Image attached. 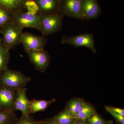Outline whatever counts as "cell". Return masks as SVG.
<instances>
[{"label": "cell", "mask_w": 124, "mask_h": 124, "mask_svg": "<svg viewBox=\"0 0 124 124\" xmlns=\"http://www.w3.org/2000/svg\"><path fill=\"white\" fill-rule=\"evenodd\" d=\"M31 78L19 71L7 68L0 74V86L18 89L24 88Z\"/></svg>", "instance_id": "cell-1"}, {"label": "cell", "mask_w": 124, "mask_h": 124, "mask_svg": "<svg viewBox=\"0 0 124 124\" xmlns=\"http://www.w3.org/2000/svg\"><path fill=\"white\" fill-rule=\"evenodd\" d=\"M23 30L12 22L1 28L2 42L9 50L14 48L21 43L23 33Z\"/></svg>", "instance_id": "cell-2"}, {"label": "cell", "mask_w": 124, "mask_h": 124, "mask_svg": "<svg viewBox=\"0 0 124 124\" xmlns=\"http://www.w3.org/2000/svg\"><path fill=\"white\" fill-rule=\"evenodd\" d=\"M40 27L43 35L48 36L62 29L63 16L59 13L40 14Z\"/></svg>", "instance_id": "cell-3"}, {"label": "cell", "mask_w": 124, "mask_h": 124, "mask_svg": "<svg viewBox=\"0 0 124 124\" xmlns=\"http://www.w3.org/2000/svg\"><path fill=\"white\" fill-rule=\"evenodd\" d=\"M12 22L22 29L26 28L41 31L39 14L27 10H21L12 16Z\"/></svg>", "instance_id": "cell-4"}, {"label": "cell", "mask_w": 124, "mask_h": 124, "mask_svg": "<svg viewBox=\"0 0 124 124\" xmlns=\"http://www.w3.org/2000/svg\"><path fill=\"white\" fill-rule=\"evenodd\" d=\"M59 13L63 16L85 20L82 0H62Z\"/></svg>", "instance_id": "cell-5"}, {"label": "cell", "mask_w": 124, "mask_h": 124, "mask_svg": "<svg viewBox=\"0 0 124 124\" xmlns=\"http://www.w3.org/2000/svg\"><path fill=\"white\" fill-rule=\"evenodd\" d=\"M62 43L72 45L75 47H85L89 49L93 53L97 51L93 36L91 33H86L70 37H64Z\"/></svg>", "instance_id": "cell-6"}, {"label": "cell", "mask_w": 124, "mask_h": 124, "mask_svg": "<svg viewBox=\"0 0 124 124\" xmlns=\"http://www.w3.org/2000/svg\"><path fill=\"white\" fill-rule=\"evenodd\" d=\"M27 53L30 62L36 69L42 73L45 72L50 62V57L48 53L44 49L32 50Z\"/></svg>", "instance_id": "cell-7"}, {"label": "cell", "mask_w": 124, "mask_h": 124, "mask_svg": "<svg viewBox=\"0 0 124 124\" xmlns=\"http://www.w3.org/2000/svg\"><path fill=\"white\" fill-rule=\"evenodd\" d=\"M21 43L27 53L32 50L43 49L46 45V40L44 37L27 32L23 33Z\"/></svg>", "instance_id": "cell-8"}, {"label": "cell", "mask_w": 124, "mask_h": 124, "mask_svg": "<svg viewBox=\"0 0 124 124\" xmlns=\"http://www.w3.org/2000/svg\"><path fill=\"white\" fill-rule=\"evenodd\" d=\"M17 89L0 86V109L14 111Z\"/></svg>", "instance_id": "cell-9"}, {"label": "cell", "mask_w": 124, "mask_h": 124, "mask_svg": "<svg viewBox=\"0 0 124 124\" xmlns=\"http://www.w3.org/2000/svg\"><path fill=\"white\" fill-rule=\"evenodd\" d=\"M27 88H25L17 89V97L16 99L14 111H20L22 112V117L30 116L29 103L30 100L27 95Z\"/></svg>", "instance_id": "cell-10"}, {"label": "cell", "mask_w": 124, "mask_h": 124, "mask_svg": "<svg viewBox=\"0 0 124 124\" xmlns=\"http://www.w3.org/2000/svg\"><path fill=\"white\" fill-rule=\"evenodd\" d=\"M85 20H89L98 18L100 8L97 0H82Z\"/></svg>", "instance_id": "cell-11"}, {"label": "cell", "mask_w": 124, "mask_h": 124, "mask_svg": "<svg viewBox=\"0 0 124 124\" xmlns=\"http://www.w3.org/2000/svg\"><path fill=\"white\" fill-rule=\"evenodd\" d=\"M38 5L40 14L59 13V0H34Z\"/></svg>", "instance_id": "cell-12"}, {"label": "cell", "mask_w": 124, "mask_h": 124, "mask_svg": "<svg viewBox=\"0 0 124 124\" xmlns=\"http://www.w3.org/2000/svg\"><path fill=\"white\" fill-rule=\"evenodd\" d=\"M27 0H0V8L9 12L12 16L21 10Z\"/></svg>", "instance_id": "cell-13"}, {"label": "cell", "mask_w": 124, "mask_h": 124, "mask_svg": "<svg viewBox=\"0 0 124 124\" xmlns=\"http://www.w3.org/2000/svg\"><path fill=\"white\" fill-rule=\"evenodd\" d=\"M54 99L49 100H37L33 99L30 101L29 110L30 113H35L43 111L46 110L52 103L55 102Z\"/></svg>", "instance_id": "cell-14"}, {"label": "cell", "mask_w": 124, "mask_h": 124, "mask_svg": "<svg viewBox=\"0 0 124 124\" xmlns=\"http://www.w3.org/2000/svg\"><path fill=\"white\" fill-rule=\"evenodd\" d=\"M50 119L57 124H72L77 120L72 117L66 108Z\"/></svg>", "instance_id": "cell-15"}, {"label": "cell", "mask_w": 124, "mask_h": 124, "mask_svg": "<svg viewBox=\"0 0 124 124\" xmlns=\"http://www.w3.org/2000/svg\"><path fill=\"white\" fill-rule=\"evenodd\" d=\"M10 58L9 50L3 44L2 39H0V74L8 68Z\"/></svg>", "instance_id": "cell-16"}, {"label": "cell", "mask_w": 124, "mask_h": 124, "mask_svg": "<svg viewBox=\"0 0 124 124\" xmlns=\"http://www.w3.org/2000/svg\"><path fill=\"white\" fill-rule=\"evenodd\" d=\"M95 113L96 112L94 109L90 105L85 102L81 107L78 113L73 117L77 119H81L85 121L87 118Z\"/></svg>", "instance_id": "cell-17"}, {"label": "cell", "mask_w": 124, "mask_h": 124, "mask_svg": "<svg viewBox=\"0 0 124 124\" xmlns=\"http://www.w3.org/2000/svg\"><path fill=\"white\" fill-rule=\"evenodd\" d=\"M17 119L15 111L0 109V124H14Z\"/></svg>", "instance_id": "cell-18"}, {"label": "cell", "mask_w": 124, "mask_h": 124, "mask_svg": "<svg viewBox=\"0 0 124 124\" xmlns=\"http://www.w3.org/2000/svg\"><path fill=\"white\" fill-rule=\"evenodd\" d=\"M84 101L81 99H74L70 100L67 103L66 108L72 117L76 115L81 107L84 104Z\"/></svg>", "instance_id": "cell-19"}, {"label": "cell", "mask_w": 124, "mask_h": 124, "mask_svg": "<svg viewBox=\"0 0 124 124\" xmlns=\"http://www.w3.org/2000/svg\"><path fill=\"white\" fill-rule=\"evenodd\" d=\"M12 16L9 12L0 8V27L2 28L12 22Z\"/></svg>", "instance_id": "cell-20"}, {"label": "cell", "mask_w": 124, "mask_h": 124, "mask_svg": "<svg viewBox=\"0 0 124 124\" xmlns=\"http://www.w3.org/2000/svg\"><path fill=\"white\" fill-rule=\"evenodd\" d=\"M85 121L86 124H107L108 122L96 112L87 118Z\"/></svg>", "instance_id": "cell-21"}, {"label": "cell", "mask_w": 124, "mask_h": 124, "mask_svg": "<svg viewBox=\"0 0 124 124\" xmlns=\"http://www.w3.org/2000/svg\"><path fill=\"white\" fill-rule=\"evenodd\" d=\"M41 121H37L34 120L31 116L26 117H21L17 119L14 124H40Z\"/></svg>", "instance_id": "cell-22"}, {"label": "cell", "mask_w": 124, "mask_h": 124, "mask_svg": "<svg viewBox=\"0 0 124 124\" xmlns=\"http://www.w3.org/2000/svg\"><path fill=\"white\" fill-rule=\"evenodd\" d=\"M24 7L27 10L37 14L39 11V8L35 1L34 0H27L24 3Z\"/></svg>", "instance_id": "cell-23"}, {"label": "cell", "mask_w": 124, "mask_h": 124, "mask_svg": "<svg viewBox=\"0 0 124 124\" xmlns=\"http://www.w3.org/2000/svg\"><path fill=\"white\" fill-rule=\"evenodd\" d=\"M107 111L109 112L116 120L121 124H124V116L121 115L118 113H116L112 111L107 110Z\"/></svg>", "instance_id": "cell-24"}, {"label": "cell", "mask_w": 124, "mask_h": 124, "mask_svg": "<svg viewBox=\"0 0 124 124\" xmlns=\"http://www.w3.org/2000/svg\"><path fill=\"white\" fill-rule=\"evenodd\" d=\"M106 111L110 110L116 112V113H118L120 115L124 116V110L122 108H117L113 107L105 106Z\"/></svg>", "instance_id": "cell-25"}, {"label": "cell", "mask_w": 124, "mask_h": 124, "mask_svg": "<svg viewBox=\"0 0 124 124\" xmlns=\"http://www.w3.org/2000/svg\"><path fill=\"white\" fill-rule=\"evenodd\" d=\"M40 124H57L52 121L50 119L44 120L41 121Z\"/></svg>", "instance_id": "cell-26"}, {"label": "cell", "mask_w": 124, "mask_h": 124, "mask_svg": "<svg viewBox=\"0 0 124 124\" xmlns=\"http://www.w3.org/2000/svg\"><path fill=\"white\" fill-rule=\"evenodd\" d=\"M72 124H86L85 121L83 120L77 119Z\"/></svg>", "instance_id": "cell-27"}, {"label": "cell", "mask_w": 124, "mask_h": 124, "mask_svg": "<svg viewBox=\"0 0 124 124\" xmlns=\"http://www.w3.org/2000/svg\"><path fill=\"white\" fill-rule=\"evenodd\" d=\"M107 124H114L112 121H108V123Z\"/></svg>", "instance_id": "cell-28"}, {"label": "cell", "mask_w": 124, "mask_h": 124, "mask_svg": "<svg viewBox=\"0 0 124 124\" xmlns=\"http://www.w3.org/2000/svg\"><path fill=\"white\" fill-rule=\"evenodd\" d=\"M1 28L0 27V33H1Z\"/></svg>", "instance_id": "cell-29"}, {"label": "cell", "mask_w": 124, "mask_h": 124, "mask_svg": "<svg viewBox=\"0 0 124 124\" xmlns=\"http://www.w3.org/2000/svg\"><path fill=\"white\" fill-rule=\"evenodd\" d=\"M59 0V2H60V1H61L62 0Z\"/></svg>", "instance_id": "cell-30"}, {"label": "cell", "mask_w": 124, "mask_h": 124, "mask_svg": "<svg viewBox=\"0 0 124 124\" xmlns=\"http://www.w3.org/2000/svg\"></svg>", "instance_id": "cell-31"}]
</instances>
